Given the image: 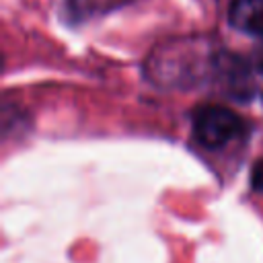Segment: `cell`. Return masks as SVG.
Wrapping results in <instances>:
<instances>
[{
  "mask_svg": "<svg viewBox=\"0 0 263 263\" xmlns=\"http://www.w3.org/2000/svg\"><path fill=\"white\" fill-rule=\"evenodd\" d=\"M242 134L245 121L226 107L205 105L193 115V136L201 146L210 150L224 148Z\"/></svg>",
  "mask_w": 263,
  "mask_h": 263,
  "instance_id": "1",
  "label": "cell"
},
{
  "mask_svg": "<svg viewBox=\"0 0 263 263\" xmlns=\"http://www.w3.org/2000/svg\"><path fill=\"white\" fill-rule=\"evenodd\" d=\"M214 70L216 74L222 78L224 86H226V92L228 95H234L238 99H247L251 95V88H253V76L249 74L247 66L240 62L238 55H228V53H222V55H216L214 60Z\"/></svg>",
  "mask_w": 263,
  "mask_h": 263,
  "instance_id": "2",
  "label": "cell"
},
{
  "mask_svg": "<svg viewBox=\"0 0 263 263\" xmlns=\"http://www.w3.org/2000/svg\"><path fill=\"white\" fill-rule=\"evenodd\" d=\"M228 21L242 33L263 37V0H232Z\"/></svg>",
  "mask_w": 263,
  "mask_h": 263,
  "instance_id": "3",
  "label": "cell"
},
{
  "mask_svg": "<svg viewBox=\"0 0 263 263\" xmlns=\"http://www.w3.org/2000/svg\"><path fill=\"white\" fill-rule=\"evenodd\" d=\"M253 185H255L257 189L263 187V162H259V164L255 166V171H253Z\"/></svg>",
  "mask_w": 263,
  "mask_h": 263,
  "instance_id": "4",
  "label": "cell"
}]
</instances>
